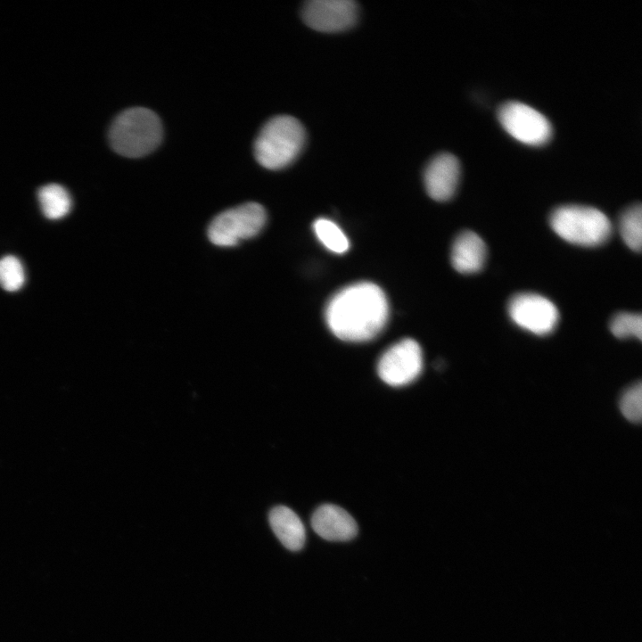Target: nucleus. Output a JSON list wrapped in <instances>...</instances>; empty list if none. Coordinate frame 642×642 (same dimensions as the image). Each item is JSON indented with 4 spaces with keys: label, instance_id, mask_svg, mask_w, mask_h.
Here are the masks:
<instances>
[{
    "label": "nucleus",
    "instance_id": "obj_17",
    "mask_svg": "<svg viewBox=\"0 0 642 642\" xmlns=\"http://www.w3.org/2000/svg\"><path fill=\"white\" fill-rule=\"evenodd\" d=\"M25 282L24 268L20 259L7 255L0 259V286L7 292L20 290Z\"/></svg>",
    "mask_w": 642,
    "mask_h": 642
},
{
    "label": "nucleus",
    "instance_id": "obj_8",
    "mask_svg": "<svg viewBox=\"0 0 642 642\" xmlns=\"http://www.w3.org/2000/svg\"><path fill=\"white\" fill-rule=\"evenodd\" d=\"M423 369V353L413 339H403L391 345L381 356L377 372L380 378L391 386H403L412 383Z\"/></svg>",
    "mask_w": 642,
    "mask_h": 642
},
{
    "label": "nucleus",
    "instance_id": "obj_14",
    "mask_svg": "<svg viewBox=\"0 0 642 642\" xmlns=\"http://www.w3.org/2000/svg\"><path fill=\"white\" fill-rule=\"evenodd\" d=\"M37 199L43 214L49 219L62 218L70 211L72 204L70 195L58 184L42 186L38 190Z\"/></svg>",
    "mask_w": 642,
    "mask_h": 642
},
{
    "label": "nucleus",
    "instance_id": "obj_6",
    "mask_svg": "<svg viewBox=\"0 0 642 642\" xmlns=\"http://www.w3.org/2000/svg\"><path fill=\"white\" fill-rule=\"evenodd\" d=\"M498 118L508 134L527 144H542L552 134L549 120L540 111L522 102L508 101L501 104Z\"/></svg>",
    "mask_w": 642,
    "mask_h": 642
},
{
    "label": "nucleus",
    "instance_id": "obj_3",
    "mask_svg": "<svg viewBox=\"0 0 642 642\" xmlns=\"http://www.w3.org/2000/svg\"><path fill=\"white\" fill-rule=\"evenodd\" d=\"M163 130L158 115L144 107L119 113L109 129V142L119 154L128 158L145 156L160 144Z\"/></svg>",
    "mask_w": 642,
    "mask_h": 642
},
{
    "label": "nucleus",
    "instance_id": "obj_10",
    "mask_svg": "<svg viewBox=\"0 0 642 642\" xmlns=\"http://www.w3.org/2000/svg\"><path fill=\"white\" fill-rule=\"evenodd\" d=\"M459 177L460 164L457 158L449 152L440 153L424 169V187L433 200L447 201L454 195Z\"/></svg>",
    "mask_w": 642,
    "mask_h": 642
},
{
    "label": "nucleus",
    "instance_id": "obj_12",
    "mask_svg": "<svg viewBox=\"0 0 642 642\" xmlns=\"http://www.w3.org/2000/svg\"><path fill=\"white\" fill-rule=\"evenodd\" d=\"M486 257V244L476 233L464 231L455 239L451 249V263L457 272H479L484 266Z\"/></svg>",
    "mask_w": 642,
    "mask_h": 642
},
{
    "label": "nucleus",
    "instance_id": "obj_11",
    "mask_svg": "<svg viewBox=\"0 0 642 642\" xmlns=\"http://www.w3.org/2000/svg\"><path fill=\"white\" fill-rule=\"evenodd\" d=\"M315 532L329 541H347L358 534V524L343 508L333 504L317 507L311 517Z\"/></svg>",
    "mask_w": 642,
    "mask_h": 642
},
{
    "label": "nucleus",
    "instance_id": "obj_13",
    "mask_svg": "<svg viewBox=\"0 0 642 642\" xmlns=\"http://www.w3.org/2000/svg\"><path fill=\"white\" fill-rule=\"evenodd\" d=\"M272 531L287 549L300 550L306 541V531L300 517L289 507L277 506L268 515Z\"/></svg>",
    "mask_w": 642,
    "mask_h": 642
},
{
    "label": "nucleus",
    "instance_id": "obj_4",
    "mask_svg": "<svg viewBox=\"0 0 642 642\" xmlns=\"http://www.w3.org/2000/svg\"><path fill=\"white\" fill-rule=\"evenodd\" d=\"M549 223L562 239L580 246L600 245L607 241L612 234V224L608 217L590 206H559L552 211Z\"/></svg>",
    "mask_w": 642,
    "mask_h": 642
},
{
    "label": "nucleus",
    "instance_id": "obj_5",
    "mask_svg": "<svg viewBox=\"0 0 642 642\" xmlns=\"http://www.w3.org/2000/svg\"><path fill=\"white\" fill-rule=\"evenodd\" d=\"M267 221V212L257 202H246L217 215L208 227L210 241L221 247H231L257 235Z\"/></svg>",
    "mask_w": 642,
    "mask_h": 642
},
{
    "label": "nucleus",
    "instance_id": "obj_16",
    "mask_svg": "<svg viewBox=\"0 0 642 642\" xmlns=\"http://www.w3.org/2000/svg\"><path fill=\"white\" fill-rule=\"evenodd\" d=\"M313 227L317 237L326 249L338 254L348 251L349 240L333 221L320 218L315 220Z\"/></svg>",
    "mask_w": 642,
    "mask_h": 642
},
{
    "label": "nucleus",
    "instance_id": "obj_7",
    "mask_svg": "<svg viewBox=\"0 0 642 642\" xmlns=\"http://www.w3.org/2000/svg\"><path fill=\"white\" fill-rule=\"evenodd\" d=\"M507 311L515 325L537 335L553 332L559 320L556 305L537 293L515 294L508 302Z\"/></svg>",
    "mask_w": 642,
    "mask_h": 642
},
{
    "label": "nucleus",
    "instance_id": "obj_9",
    "mask_svg": "<svg viewBox=\"0 0 642 642\" xmlns=\"http://www.w3.org/2000/svg\"><path fill=\"white\" fill-rule=\"evenodd\" d=\"M358 13V4L352 0H310L301 9L304 22L321 32H338L350 28Z\"/></svg>",
    "mask_w": 642,
    "mask_h": 642
},
{
    "label": "nucleus",
    "instance_id": "obj_15",
    "mask_svg": "<svg viewBox=\"0 0 642 642\" xmlns=\"http://www.w3.org/2000/svg\"><path fill=\"white\" fill-rule=\"evenodd\" d=\"M623 242L632 251H639L642 244V207L640 203L628 207L619 219Z\"/></svg>",
    "mask_w": 642,
    "mask_h": 642
},
{
    "label": "nucleus",
    "instance_id": "obj_19",
    "mask_svg": "<svg viewBox=\"0 0 642 642\" xmlns=\"http://www.w3.org/2000/svg\"><path fill=\"white\" fill-rule=\"evenodd\" d=\"M622 415L630 422L639 423L642 415V385L640 382L630 387L620 400Z\"/></svg>",
    "mask_w": 642,
    "mask_h": 642
},
{
    "label": "nucleus",
    "instance_id": "obj_2",
    "mask_svg": "<svg viewBox=\"0 0 642 642\" xmlns=\"http://www.w3.org/2000/svg\"><path fill=\"white\" fill-rule=\"evenodd\" d=\"M305 141V128L297 119L289 115L276 116L259 132L253 144L254 157L268 169H281L294 161Z\"/></svg>",
    "mask_w": 642,
    "mask_h": 642
},
{
    "label": "nucleus",
    "instance_id": "obj_18",
    "mask_svg": "<svg viewBox=\"0 0 642 642\" xmlns=\"http://www.w3.org/2000/svg\"><path fill=\"white\" fill-rule=\"evenodd\" d=\"M612 333L620 339L642 338V317L640 314L621 312L615 315L610 322Z\"/></svg>",
    "mask_w": 642,
    "mask_h": 642
},
{
    "label": "nucleus",
    "instance_id": "obj_1",
    "mask_svg": "<svg viewBox=\"0 0 642 642\" xmlns=\"http://www.w3.org/2000/svg\"><path fill=\"white\" fill-rule=\"evenodd\" d=\"M389 304L383 291L371 282L340 290L329 300L325 317L331 332L347 342H366L385 326Z\"/></svg>",
    "mask_w": 642,
    "mask_h": 642
}]
</instances>
